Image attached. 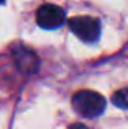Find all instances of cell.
I'll return each instance as SVG.
<instances>
[{"mask_svg":"<svg viewBox=\"0 0 128 129\" xmlns=\"http://www.w3.org/2000/svg\"><path fill=\"white\" fill-rule=\"evenodd\" d=\"M69 129H89L87 126H84V124H72Z\"/></svg>","mask_w":128,"mask_h":129,"instance_id":"8992f818","label":"cell"},{"mask_svg":"<svg viewBox=\"0 0 128 129\" xmlns=\"http://www.w3.org/2000/svg\"><path fill=\"white\" fill-rule=\"evenodd\" d=\"M72 108L82 118H97L105 111V98L92 90H80L72 96Z\"/></svg>","mask_w":128,"mask_h":129,"instance_id":"6da1fadb","label":"cell"},{"mask_svg":"<svg viewBox=\"0 0 128 129\" xmlns=\"http://www.w3.org/2000/svg\"><path fill=\"white\" fill-rule=\"evenodd\" d=\"M112 101H113V105H115V106L122 108V110H128V88L118 90L112 96Z\"/></svg>","mask_w":128,"mask_h":129,"instance_id":"5b68a950","label":"cell"},{"mask_svg":"<svg viewBox=\"0 0 128 129\" xmlns=\"http://www.w3.org/2000/svg\"><path fill=\"white\" fill-rule=\"evenodd\" d=\"M64 21H66V13L58 5L45 3L36 12V23L43 29H56L59 26H62Z\"/></svg>","mask_w":128,"mask_h":129,"instance_id":"3957f363","label":"cell"},{"mask_svg":"<svg viewBox=\"0 0 128 129\" xmlns=\"http://www.w3.org/2000/svg\"><path fill=\"white\" fill-rule=\"evenodd\" d=\"M15 56V62L18 69L25 74H33L38 69V56L33 52L31 49H26L23 46H18L13 52Z\"/></svg>","mask_w":128,"mask_h":129,"instance_id":"277c9868","label":"cell"},{"mask_svg":"<svg viewBox=\"0 0 128 129\" xmlns=\"http://www.w3.org/2000/svg\"><path fill=\"white\" fill-rule=\"evenodd\" d=\"M69 28L84 43H95L100 38V21L89 15L69 18Z\"/></svg>","mask_w":128,"mask_h":129,"instance_id":"7a4b0ae2","label":"cell"}]
</instances>
